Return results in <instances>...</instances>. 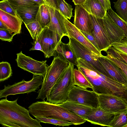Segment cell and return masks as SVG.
<instances>
[{
    "instance_id": "obj_1",
    "label": "cell",
    "mask_w": 127,
    "mask_h": 127,
    "mask_svg": "<svg viewBox=\"0 0 127 127\" xmlns=\"http://www.w3.org/2000/svg\"><path fill=\"white\" fill-rule=\"evenodd\" d=\"M18 99L0 100V124L4 127H42L39 121L30 116L28 110L18 104Z\"/></svg>"
},
{
    "instance_id": "obj_2",
    "label": "cell",
    "mask_w": 127,
    "mask_h": 127,
    "mask_svg": "<svg viewBox=\"0 0 127 127\" xmlns=\"http://www.w3.org/2000/svg\"><path fill=\"white\" fill-rule=\"evenodd\" d=\"M30 113L34 117H50L70 122L75 125H81L87 121L58 104L45 100L32 103L28 107Z\"/></svg>"
},
{
    "instance_id": "obj_3",
    "label": "cell",
    "mask_w": 127,
    "mask_h": 127,
    "mask_svg": "<svg viewBox=\"0 0 127 127\" xmlns=\"http://www.w3.org/2000/svg\"><path fill=\"white\" fill-rule=\"evenodd\" d=\"M74 65L69 63L67 67L62 74L51 90L46 101L58 104L67 101L69 93L75 86L73 71Z\"/></svg>"
},
{
    "instance_id": "obj_4",
    "label": "cell",
    "mask_w": 127,
    "mask_h": 127,
    "mask_svg": "<svg viewBox=\"0 0 127 127\" xmlns=\"http://www.w3.org/2000/svg\"><path fill=\"white\" fill-rule=\"evenodd\" d=\"M69 63L58 56L54 57L46 75L43 78L41 88L38 90L36 99L45 100L51 89L67 67Z\"/></svg>"
},
{
    "instance_id": "obj_5",
    "label": "cell",
    "mask_w": 127,
    "mask_h": 127,
    "mask_svg": "<svg viewBox=\"0 0 127 127\" xmlns=\"http://www.w3.org/2000/svg\"><path fill=\"white\" fill-rule=\"evenodd\" d=\"M77 59L78 62L77 68L84 75L93 86L92 90L98 94H111L103 82L104 75L84 59L81 58Z\"/></svg>"
},
{
    "instance_id": "obj_6",
    "label": "cell",
    "mask_w": 127,
    "mask_h": 127,
    "mask_svg": "<svg viewBox=\"0 0 127 127\" xmlns=\"http://www.w3.org/2000/svg\"><path fill=\"white\" fill-rule=\"evenodd\" d=\"M43 80L42 76L33 75L32 79L29 81H26L23 79L12 85H5L4 88L0 90V98H6L9 95L36 92L41 86Z\"/></svg>"
},
{
    "instance_id": "obj_7",
    "label": "cell",
    "mask_w": 127,
    "mask_h": 127,
    "mask_svg": "<svg viewBox=\"0 0 127 127\" xmlns=\"http://www.w3.org/2000/svg\"><path fill=\"white\" fill-rule=\"evenodd\" d=\"M69 45L77 59L82 58L91 64L97 70L110 78V77L98 59L96 55L74 38L68 37Z\"/></svg>"
},
{
    "instance_id": "obj_8",
    "label": "cell",
    "mask_w": 127,
    "mask_h": 127,
    "mask_svg": "<svg viewBox=\"0 0 127 127\" xmlns=\"http://www.w3.org/2000/svg\"><path fill=\"white\" fill-rule=\"evenodd\" d=\"M93 108L99 106L98 94L93 91L74 86L70 91L67 100Z\"/></svg>"
},
{
    "instance_id": "obj_9",
    "label": "cell",
    "mask_w": 127,
    "mask_h": 127,
    "mask_svg": "<svg viewBox=\"0 0 127 127\" xmlns=\"http://www.w3.org/2000/svg\"><path fill=\"white\" fill-rule=\"evenodd\" d=\"M16 59L18 66L33 75L45 77L49 66L46 64L47 61H40L23 54L22 51L17 54Z\"/></svg>"
},
{
    "instance_id": "obj_10",
    "label": "cell",
    "mask_w": 127,
    "mask_h": 127,
    "mask_svg": "<svg viewBox=\"0 0 127 127\" xmlns=\"http://www.w3.org/2000/svg\"><path fill=\"white\" fill-rule=\"evenodd\" d=\"M37 39L41 44L45 58L56 56V47L61 40L57 33L46 27L43 28Z\"/></svg>"
},
{
    "instance_id": "obj_11",
    "label": "cell",
    "mask_w": 127,
    "mask_h": 127,
    "mask_svg": "<svg viewBox=\"0 0 127 127\" xmlns=\"http://www.w3.org/2000/svg\"><path fill=\"white\" fill-rule=\"evenodd\" d=\"M90 15L93 26L91 34L95 39L99 51L106 52L110 47L111 44L104 27L103 19Z\"/></svg>"
},
{
    "instance_id": "obj_12",
    "label": "cell",
    "mask_w": 127,
    "mask_h": 127,
    "mask_svg": "<svg viewBox=\"0 0 127 127\" xmlns=\"http://www.w3.org/2000/svg\"><path fill=\"white\" fill-rule=\"evenodd\" d=\"M99 106L105 111L114 113L127 109V101L111 94H99Z\"/></svg>"
},
{
    "instance_id": "obj_13",
    "label": "cell",
    "mask_w": 127,
    "mask_h": 127,
    "mask_svg": "<svg viewBox=\"0 0 127 127\" xmlns=\"http://www.w3.org/2000/svg\"><path fill=\"white\" fill-rule=\"evenodd\" d=\"M64 22L68 36L72 37L100 57L102 55L101 52L93 45L81 31L68 19L65 18Z\"/></svg>"
},
{
    "instance_id": "obj_14",
    "label": "cell",
    "mask_w": 127,
    "mask_h": 127,
    "mask_svg": "<svg viewBox=\"0 0 127 127\" xmlns=\"http://www.w3.org/2000/svg\"><path fill=\"white\" fill-rule=\"evenodd\" d=\"M73 24L81 31L91 34L93 28L90 14L82 5H76Z\"/></svg>"
},
{
    "instance_id": "obj_15",
    "label": "cell",
    "mask_w": 127,
    "mask_h": 127,
    "mask_svg": "<svg viewBox=\"0 0 127 127\" xmlns=\"http://www.w3.org/2000/svg\"><path fill=\"white\" fill-rule=\"evenodd\" d=\"M114 115V113L109 112L99 106L93 108L85 120L92 124L109 127Z\"/></svg>"
},
{
    "instance_id": "obj_16",
    "label": "cell",
    "mask_w": 127,
    "mask_h": 127,
    "mask_svg": "<svg viewBox=\"0 0 127 127\" xmlns=\"http://www.w3.org/2000/svg\"><path fill=\"white\" fill-rule=\"evenodd\" d=\"M48 8L50 14L51 21L47 27L57 33L61 39L64 36L68 37L64 22L65 17L59 10L49 6Z\"/></svg>"
},
{
    "instance_id": "obj_17",
    "label": "cell",
    "mask_w": 127,
    "mask_h": 127,
    "mask_svg": "<svg viewBox=\"0 0 127 127\" xmlns=\"http://www.w3.org/2000/svg\"><path fill=\"white\" fill-rule=\"evenodd\" d=\"M103 56L99 57L98 59L110 78L122 84L127 85V78L121 69Z\"/></svg>"
},
{
    "instance_id": "obj_18",
    "label": "cell",
    "mask_w": 127,
    "mask_h": 127,
    "mask_svg": "<svg viewBox=\"0 0 127 127\" xmlns=\"http://www.w3.org/2000/svg\"><path fill=\"white\" fill-rule=\"evenodd\" d=\"M0 20L12 32L16 34L21 32L23 21L19 17L14 16L0 9Z\"/></svg>"
},
{
    "instance_id": "obj_19",
    "label": "cell",
    "mask_w": 127,
    "mask_h": 127,
    "mask_svg": "<svg viewBox=\"0 0 127 127\" xmlns=\"http://www.w3.org/2000/svg\"><path fill=\"white\" fill-rule=\"evenodd\" d=\"M103 21L111 44L113 42L120 41L125 37L123 30L106 15L103 18Z\"/></svg>"
},
{
    "instance_id": "obj_20",
    "label": "cell",
    "mask_w": 127,
    "mask_h": 127,
    "mask_svg": "<svg viewBox=\"0 0 127 127\" xmlns=\"http://www.w3.org/2000/svg\"><path fill=\"white\" fill-rule=\"evenodd\" d=\"M58 105L85 119L87 115L94 108L69 100Z\"/></svg>"
},
{
    "instance_id": "obj_21",
    "label": "cell",
    "mask_w": 127,
    "mask_h": 127,
    "mask_svg": "<svg viewBox=\"0 0 127 127\" xmlns=\"http://www.w3.org/2000/svg\"><path fill=\"white\" fill-rule=\"evenodd\" d=\"M39 7V5L20 7H18L15 11L25 24L37 20Z\"/></svg>"
},
{
    "instance_id": "obj_22",
    "label": "cell",
    "mask_w": 127,
    "mask_h": 127,
    "mask_svg": "<svg viewBox=\"0 0 127 127\" xmlns=\"http://www.w3.org/2000/svg\"><path fill=\"white\" fill-rule=\"evenodd\" d=\"M56 50L58 56L62 59L76 66L78 65L77 59L74 56L68 43L65 44L60 41L57 44Z\"/></svg>"
},
{
    "instance_id": "obj_23",
    "label": "cell",
    "mask_w": 127,
    "mask_h": 127,
    "mask_svg": "<svg viewBox=\"0 0 127 127\" xmlns=\"http://www.w3.org/2000/svg\"><path fill=\"white\" fill-rule=\"evenodd\" d=\"M82 5L90 14L96 17L103 19L106 14L107 11L98 0H86Z\"/></svg>"
},
{
    "instance_id": "obj_24",
    "label": "cell",
    "mask_w": 127,
    "mask_h": 127,
    "mask_svg": "<svg viewBox=\"0 0 127 127\" xmlns=\"http://www.w3.org/2000/svg\"><path fill=\"white\" fill-rule=\"evenodd\" d=\"M37 20L43 29L48 27L50 24L51 21L50 14L48 6L46 4L40 6Z\"/></svg>"
},
{
    "instance_id": "obj_25",
    "label": "cell",
    "mask_w": 127,
    "mask_h": 127,
    "mask_svg": "<svg viewBox=\"0 0 127 127\" xmlns=\"http://www.w3.org/2000/svg\"><path fill=\"white\" fill-rule=\"evenodd\" d=\"M74 85L79 87L92 90L93 87L84 75L78 69L74 68L73 71Z\"/></svg>"
},
{
    "instance_id": "obj_26",
    "label": "cell",
    "mask_w": 127,
    "mask_h": 127,
    "mask_svg": "<svg viewBox=\"0 0 127 127\" xmlns=\"http://www.w3.org/2000/svg\"><path fill=\"white\" fill-rule=\"evenodd\" d=\"M114 114V117L109 124L111 127H124L127 124V109Z\"/></svg>"
},
{
    "instance_id": "obj_27",
    "label": "cell",
    "mask_w": 127,
    "mask_h": 127,
    "mask_svg": "<svg viewBox=\"0 0 127 127\" xmlns=\"http://www.w3.org/2000/svg\"><path fill=\"white\" fill-rule=\"evenodd\" d=\"M106 15L123 31L127 38V23L120 17L111 8L107 10Z\"/></svg>"
},
{
    "instance_id": "obj_28",
    "label": "cell",
    "mask_w": 127,
    "mask_h": 127,
    "mask_svg": "<svg viewBox=\"0 0 127 127\" xmlns=\"http://www.w3.org/2000/svg\"><path fill=\"white\" fill-rule=\"evenodd\" d=\"M25 24L33 39H37L43 29L38 21L37 20Z\"/></svg>"
},
{
    "instance_id": "obj_29",
    "label": "cell",
    "mask_w": 127,
    "mask_h": 127,
    "mask_svg": "<svg viewBox=\"0 0 127 127\" xmlns=\"http://www.w3.org/2000/svg\"><path fill=\"white\" fill-rule=\"evenodd\" d=\"M114 3L117 14L127 23V0H117Z\"/></svg>"
},
{
    "instance_id": "obj_30",
    "label": "cell",
    "mask_w": 127,
    "mask_h": 127,
    "mask_svg": "<svg viewBox=\"0 0 127 127\" xmlns=\"http://www.w3.org/2000/svg\"><path fill=\"white\" fill-rule=\"evenodd\" d=\"M59 10L66 18L70 19L72 16V6L64 0H57Z\"/></svg>"
},
{
    "instance_id": "obj_31",
    "label": "cell",
    "mask_w": 127,
    "mask_h": 127,
    "mask_svg": "<svg viewBox=\"0 0 127 127\" xmlns=\"http://www.w3.org/2000/svg\"><path fill=\"white\" fill-rule=\"evenodd\" d=\"M40 123H49L58 126H68L73 125L71 122L50 117H35Z\"/></svg>"
},
{
    "instance_id": "obj_32",
    "label": "cell",
    "mask_w": 127,
    "mask_h": 127,
    "mask_svg": "<svg viewBox=\"0 0 127 127\" xmlns=\"http://www.w3.org/2000/svg\"><path fill=\"white\" fill-rule=\"evenodd\" d=\"M12 69L8 62L2 61L0 63V81L7 80L12 75Z\"/></svg>"
},
{
    "instance_id": "obj_33",
    "label": "cell",
    "mask_w": 127,
    "mask_h": 127,
    "mask_svg": "<svg viewBox=\"0 0 127 127\" xmlns=\"http://www.w3.org/2000/svg\"><path fill=\"white\" fill-rule=\"evenodd\" d=\"M15 10L18 7L27 6L39 5L32 0H7ZM40 6V5H39Z\"/></svg>"
},
{
    "instance_id": "obj_34",
    "label": "cell",
    "mask_w": 127,
    "mask_h": 127,
    "mask_svg": "<svg viewBox=\"0 0 127 127\" xmlns=\"http://www.w3.org/2000/svg\"><path fill=\"white\" fill-rule=\"evenodd\" d=\"M116 51L127 55V38L124 37L119 41L113 42L110 45Z\"/></svg>"
},
{
    "instance_id": "obj_35",
    "label": "cell",
    "mask_w": 127,
    "mask_h": 127,
    "mask_svg": "<svg viewBox=\"0 0 127 127\" xmlns=\"http://www.w3.org/2000/svg\"><path fill=\"white\" fill-rule=\"evenodd\" d=\"M106 56L104 57L112 62L119 67L122 70L127 78V64L121 61L111 54L107 53Z\"/></svg>"
},
{
    "instance_id": "obj_36",
    "label": "cell",
    "mask_w": 127,
    "mask_h": 127,
    "mask_svg": "<svg viewBox=\"0 0 127 127\" xmlns=\"http://www.w3.org/2000/svg\"><path fill=\"white\" fill-rule=\"evenodd\" d=\"M0 9L14 16L19 17L16 11L7 0H3L0 1Z\"/></svg>"
},
{
    "instance_id": "obj_37",
    "label": "cell",
    "mask_w": 127,
    "mask_h": 127,
    "mask_svg": "<svg viewBox=\"0 0 127 127\" xmlns=\"http://www.w3.org/2000/svg\"><path fill=\"white\" fill-rule=\"evenodd\" d=\"M106 52L127 64V55L116 51L112 47H110Z\"/></svg>"
},
{
    "instance_id": "obj_38",
    "label": "cell",
    "mask_w": 127,
    "mask_h": 127,
    "mask_svg": "<svg viewBox=\"0 0 127 127\" xmlns=\"http://www.w3.org/2000/svg\"><path fill=\"white\" fill-rule=\"evenodd\" d=\"M16 35L7 29H0V39L3 41L11 42L13 37Z\"/></svg>"
},
{
    "instance_id": "obj_39",
    "label": "cell",
    "mask_w": 127,
    "mask_h": 127,
    "mask_svg": "<svg viewBox=\"0 0 127 127\" xmlns=\"http://www.w3.org/2000/svg\"><path fill=\"white\" fill-rule=\"evenodd\" d=\"M81 31L88 38L91 42L97 49L99 50L97 42L95 38L91 34L84 32Z\"/></svg>"
},
{
    "instance_id": "obj_40",
    "label": "cell",
    "mask_w": 127,
    "mask_h": 127,
    "mask_svg": "<svg viewBox=\"0 0 127 127\" xmlns=\"http://www.w3.org/2000/svg\"><path fill=\"white\" fill-rule=\"evenodd\" d=\"M48 6L59 10L57 0H44Z\"/></svg>"
},
{
    "instance_id": "obj_41",
    "label": "cell",
    "mask_w": 127,
    "mask_h": 127,
    "mask_svg": "<svg viewBox=\"0 0 127 127\" xmlns=\"http://www.w3.org/2000/svg\"><path fill=\"white\" fill-rule=\"evenodd\" d=\"M32 44L33 46L30 49V51L38 50L43 52L41 44L37 39L34 40V42Z\"/></svg>"
},
{
    "instance_id": "obj_42",
    "label": "cell",
    "mask_w": 127,
    "mask_h": 127,
    "mask_svg": "<svg viewBox=\"0 0 127 127\" xmlns=\"http://www.w3.org/2000/svg\"><path fill=\"white\" fill-rule=\"evenodd\" d=\"M101 3L106 11L111 7L110 0H98Z\"/></svg>"
},
{
    "instance_id": "obj_43",
    "label": "cell",
    "mask_w": 127,
    "mask_h": 127,
    "mask_svg": "<svg viewBox=\"0 0 127 127\" xmlns=\"http://www.w3.org/2000/svg\"><path fill=\"white\" fill-rule=\"evenodd\" d=\"M86 0H72L73 2L75 5H81L83 4Z\"/></svg>"
},
{
    "instance_id": "obj_44",
    "label": "cell",
    "mask_w": 127,
    "mask_h": 127,
    "mask_svg": "<svg viewBox=\"0 0 127 127\" xmlns=\"http://www.w3.org/2000/svg\"><path fill=\"white\" fill-rule=\"evenodd\" d=\"M34 2L38 4L40 6L43 4H46L44 0H32Z\"/></svg>"
},
{
    "instance_id": "obj_45",
    "label": "cell",
    "mask_w": 127,
    "mask_h": 127,
    "mask_svg": "<svg viewBox=\"0 0 127 127\" xmlns=\"http://www.w3.org/2000/svg\"><path fill=\"white\" fill-rule=\"evenodd\" d=\"M0 29H7L6 27L0 20Z\"/></svg>"
},
{
    "instance_id": "obj_46",
    "label": "cell",
    "mask_w": 127,
    "mask_h": 127,
    "mask_svg": "<svg viewBox=\"0 0 127 127\" xmlns=\"http://www.w3.org/2000/svg\"><path fill=\"white\" fill-rule=\"evenodd\" d=\"M124 127H127V124L124 126Z\"/></svg>"
}]
</instances>
